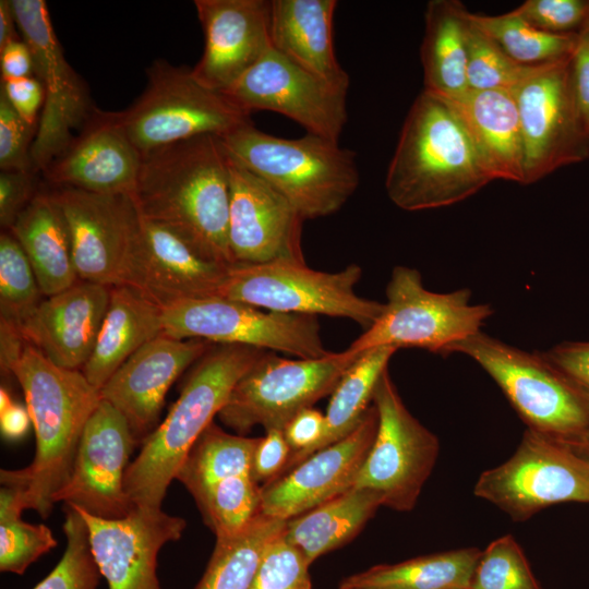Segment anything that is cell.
Instances as JSON below:
<instances>
[{"mask_svg":"<svg viewBox=\"0 0 589 589\" xmlns=\"http://www.w3.org/2000/svg\"><path fill=\"white\" fill-rule=\"evenodd\" d=\"M132 199L144 218L175 231L204 259L236 264L228 154L219 136L200 135L144 155Z\"/></svg>","mask_w":589,"mask_h":589,"instance_id":"cell-1","label":"cell"},{"mask_svg":"<svg viewBox=\"0 0 589 589\" xmlns=\"http://www.w3.org/2000/svg\"><path fill=\"white\" fill-rule=\"evenodd\" d=\"M9 373L20 383L36 437L34 460L20 470H1V485L17 489L26 509L47 518L55 495L71 474L84 428L101 401L80 370L58 366L31 344Z\"/></svg>","mask_w":589,"mask_h":589,"instance_id":"cell-2","label":"cell"},{"mask_svg":"<svg viewBox=\"0 0 589 589\" xmlns=\"http://www.w3.org/2000/svg\"><path fill=\"white\" fill-rule=\"evenodd\" d=\"M494 180L455 106L423 89L404 121L389 163V200L409 212L458 203Z\"/></svg>","mask_w":589,"mask_h":589,"instance_id":"cell-3","label":"cell"},{"mask_svg":"<svg viewBox=\"0 0 589 589\" xmlns=\"http://www.w3.org/2000/svg\"><path fill=\"white\" fill-rule=\"evenodd\" d=\"M264 351L216 344L196 361L167 417L143 441L140 454L127 468L124 489L135 507L161 508L190 448Z\"/></svg>","mask_w":589,"mask_h":589,"instance_id":"cell-4","label":"cell"},{"mask_svg":"<svg viewBox=\"0 0 589 589\" xmlns=\"http://www.w3.org/2000/svg\"><path fill=\"white\" fill-rule=\"evenodd\" d=\"M226 152L283 194L306 219L338 212L359 184L356 153L306 133L284 139L249 121L221 136Z\"/></svg>","mask_w":589,"mask_h":589,"instance_id":"cell-5","label":"cell"},{"mask_svg":"<svg viewBox=\"0 0 589 589\" xmlns=\"http://www.w3.org/2000/svg\"><path fill=\"white\" fill-rule=\"evenodd\" d=\"M476 361L500 386L528 429L573 443L589 430V392L542 353L479 332L448 353Z\"/></svg>","mask_w":589,"mask_h":589,"instance_id":"cell-6","label":"cell"},{"mask_svg":"<svg viewBox=\"0 0 589 589\" xmlns=\"http://www.w3.org/2000/svg\"><path fill=\"white\" fill-rule=\"evenodd\" d=\"M146 73V87L136 100L111 111L142 156L200 135L221 137L251 121L224 93L196 81L191 69L158 59Z\"/></svg>","mask_w":589,"mask_h":589,"instance_id":"cell-7","label":"cell"},{"mask_svg":"<svg viewBox=\"0 0 589 589\" xmlns=\"http://www.w3.org/2000/svg\"><path fill=\"white\" fill-rule=\"evenodd\" d=\"M361 275L357 264L326 273L292 261L237 263L228 267L216 296L273 312L349 318L365 330L384 303L357 294Z\"/></svg>","mask_w":589,"mask_h":589,"instance_id":"cell-8","label":"cell"},{"mask_svg":"<svg viewBox=\"0 0 589 589\" xmlns=\"http://www.w3.org/2000/svg\"><path fill=\"white\" fill-rule=\"evenodd\" d=\"M470 298L466 288L447 293L430 291L418 269L395 266L382 314L348 350L362 353L376 347H413L447 354L453 345L479 333L493 313L489 304H472Z\"/></svg>","mask_w":589,"mask_h":589,"instance_id":"cell-9","label":"cell"},{"mask_svg":"<svg viewBox=\"0 0 589 589\" xmlns=\"http://www.w3.org/2000/svg\"><path fill=\"white\" fill-rule=\"evenodd\" d=\"M359 354L347 349L288 359L266 350L237 382L218 418L239 435L255 425L284 430L298 412L330 395Z\"/></svg>","mask_w":589,"mask_h":589,"instance_id":"cell-10","label":"cell"},{"mask_svg":"<svg viewBox=\"0 0 589 589\" xmlns=\"http://www.w3.org/2000/svg\"><path fill=\"white\" fill-rule=\"evenodd\" d=\"M164 334L176 339L242 345L300 359L330 353L317 316L267 311L218 296L189 298L161 308Z\"/></svg>","mask_w":589,"mask_h":589,"instance_id":"cell-11","label":"cell"},{"mask_svg":"<svg viewBox=\"0 0 589 589\" xmlns=\"http://www.w3.org/2000/svg\"><path fill=\"white\" fill-rule=\"evenodd\" d=\"M473 492L524 521L554 504L589 503V460L569 444L527 429L512 457L481 473Z\"/></svg>","mask_w":589,"mask_h":589,"instance_id":"cell-12","label":"cell"},{"mask_svg":"<svg viewBox=\"0 0 589 589\" xmlns=\"http://www.w3.org/2000/svg\"><path fill=\"white\" fill-rule=\"evenodd\" d=\"M372 401L377 431L353 486L375 491L383 506L409 512L435 466L438 440L407 409L388 369L380 376Z\"/></svg>","mask_w":589,"mask_h":589,"instance_id":"cell-13","label":"cell"},{"mask_svg":"<svg viewBox=\"0 0 589 589\" xmlns=\"http://www.w3.org/2000/svg\"><path fill=\"white\" fill-rule=\"evenodd\" d=\"M569 60L543 64L512 89L524 140L522 184L589 158V125L573 94Z\"/></svg>","mask_w":589,"mask_h":589,"instance_id":"cell-14","label":"cell"},{"mask_svg":"<svg viewBox=\"0 0 589 589\" xmlns=\"http://www.w3.org/2000/svg\"><path fill=\"white\" fill-rule=\"evenodd\" d=\"M21 37L28 45L35 76L45 91L31 149L36 171H44L73 141L96 109L80 75L67 61L44 0H11Z\"/></svg>","mask_w":589,"mask_h":589,"instance_id":"cell-15","label":"cell"},{"mask_svg":"<svg viewBox=\"0 0 589 589\" xmlns=\"http://www.w3.org/2000/svg\"><path fill=\"white\" fill-rule=\"evenodd\" d=\"M224 93L247 113L278 112L312 133L338 142L347 122L348 87L323 80L273 47Z\"/></svg>","mask_w":589,"mask_h":589,"instance_id":"cell-16","label":"cell"},{"mask_svg":"<svg viewBox=\"0 0 589 589\" xmlns=\"http://www.w3.org/2000/svg\"><path fill=\"white\" fill-rule=\"evenodd\" d=\"M50 194L65 218L79 279L124 286L140 233L134 200L73 188H57Z\"/></svg>","mask_w":589,"mask_h":589,"instance_id":"cell-17","label":"cell"},{"mask_svg":"<svg viewBox=\"0 0 589 589\" xmlns=\"http://www.w3.org/2000/svg\"><path fill=\"white\" fill-rule=\"evenodd\" d=\"M136 444L122 413L101 399L84 428L71 474L55 503L105 519L130 515L135 506L125 492L124 477Z\"/></svg>","mask_w":589,"mask_h":589,"instance_id":"cell-18","label":"cell"},{"mask_svg":"<svg viewBox=\"0 0 589 589\" xmlns=\"http://www.w3.org/2000/svg\"><path fill=\"white\" fill-rule=\"evenodd\" d=\"M228 169V237L236 264L305 263L302 252L304 219L291 203L229 154Z\"/></svg>","mask_w":589,"mask_h":589,"instance_id":"cell-19","label":"cell"},{"mask_svg":"<svg viewBox=\"0 0 589 589\" xmlns=\"http://www.w3.org/2000/svg\"><path fill=\"white\" fill-rule=\"evenodd\" d=\"M378 425L374 405L346 437L261 486V513L283 520L300 516L354 485Z\"/></svg>","mask_w":589,"mask_h":589,"instance_id":"cell-20","label":"cell"},{"mask_svg":"<svg viewBox=\"0 0 589 589\" xmlns=\"http://www.w3.org/2000/svg\"><path fill=\"white\" fill-rule=\"evenodd\" d=\"M75 508L87 525L94 558L109 589H161L157 556L166 543L181 538L183 518L161 508L135 507L124 518L105 519Z\"/></svg>","mask_w":589,"mask_h":589,"instance_id":"cell-21","label":"cell"},{"mask_svg":"<svg viewBox=\"0 0 589 589\" xmlns=\"http://www.w3.org/2000/svg\"><path fill=\"white\" fill-rule=\"evenodd\" d=\"M204 50L191 69L202 85L224 92L272 47L271 0H195Z\"/></svg>","mask_w":589,"mask_h":589,"instance_id":"cell-22","label":"cell"},{"mask_svg":"<svg viewBox=\"0 0 589 589\" xmlns=\"http://www.w3.org/2000/svg\"><path fill=\"white\" fill-rule=\"evenodd\" d=\"M209 347L203 339H176L163 333L135 351L103 386L101 399L122 413L137 444L158 426L170 386Z\"/></svg>","mask_w":589,"mask_h":589,"instance_id":"cell-23","label":"cell"},{"mask_svg":"<svg viewBox=\"0 0 589 589\" xmlns=\"http://www.w3.org/2000/svg\"><path fill=\"white\" fill-rule=\"evenodd\" d=\"M229 266L201 256L168 227L140 214V233L127 284L160 308L216 296Z\"/></svg>","mask_w":589,"mask_h":589,"instance_id":"cell-24","label":"cell"},{"mask_svg":"<svg viewBox=\"0 0 589 589\" xmlns=\"http://www.w3.org/2000/svg\"><path fill=\"white\" fill-rule=\"evenodd\" d=\"M142 160L111 111L96 108L81 133L43 172L58 188L133 197Z\"/></svg>","mask_w":589,"mask_h":589,"instance_id":"cell-25","label":"cell"},{"mask_svg":"<svg viewBox=\"0 0 589 589\" xmlns=\"http://www.w3.org/2000/svg\"><path fill=\"white\" fill-rule=\"evenodd\" d=\"M110 291L111 287L81 280L41 300L19 328L55 364L81 371L95 347Z\"/></svg>","mask_w":589,"mask_h":589,"instance_id":"cell-26","label":"cell"},{"mask_svg":"<svg viewBox=\"0 0 589 589\" xmlns=\"http://www.w3.org/2000/svg\"><path fill=\"white\" fill-rule=\"evenodd\" d=\"M336 0H271L272 47L327 82L349 87L334 51Z\"/></svg>","mask_w":589,"mask_h":589,"instance_id":"cell-27","label":"cell"},{"mask_svg":"<svg viewBox=\"0 0 589 589\" xmlns=\"http://www.w3.org/2000/svg\"><path fill=\"white\" fill-rule=\"evenodd\" d=\"M448 100L466 123L493 179L522 184L524 140L512 89H468Z\"/></svg>","mask_w":589,"mask_h":589,"instance_id":"cell-28","label":"cell"},{"mask_svg":"<svg viewBox=\"0 0 589 589\" xmlns=\"http://www.w3.org/2000/svg\"><path fill=\"white\" fill-rule=\"evenodd\" d=\"M163 332L159 305L129 286L111 287L95 347L81 371L100 390L135 351Z\"/></svg>","mask_w":589,"mask_h":589,"instance_id":"cell-29","label":"cell"},{"mask_svg":"<svg viewBox=\"0 0 589 589\" xmlns=\"http://www.w3.org/2000/svg\"><path fill=\"white\" fill-rule=\"evenodd\" d=\"M9 231L27 255L44 296L77 283L68 225L50 193H38Z\"/></svg>","mask_w":589,"mask_h":589,"instance_id":"cell-30","label":"cell"},{"mask_svg":"<svg viewBox=\"0 0 589 589\" xmlns=\"http://www.w3.org/2000/svg\"><path fill=\"white\" fill-rule=\"evenodd\" d=\"M468 15L458 0H431L426 4L420 49L424 89L446 99H456L469 89Z\"/></svg>","mask_w":589,"mask_h":589,"instance_id":"cell-31","label":"cell"},{"mask_svg":"<svg viewBox=\"0 0 589 589\" xmlns=\"http://www.w3.org/2000/svg\"><path fill=\"white\" fill-rule=\"evenodd\" d=\"M383 506L373 490L352 486L313 509L287 520L285 539L312 564L352 540Z\"/></svg>","mask_w":589,"mask_h":589,"instance_id":"cell-32","label":"cell"},{"mask_svg":"<svg viewBox=\"0 0 589 589\" xmlns=\"http://www.w3.org/2000/svg\"><path fill=\"white\" fill-rule=\"evenodd\" d=\"M481 555L464 548L418 556L396 564L372 566L345 577L339 589H470Z\"/></svg>","mask_w":589,"mask_h":589,"instance_id":"cell-33","label":"cell"},{"mask_svg":"<svg viewBox=\"0 0 589 589\" xmlns=\"http://www.w3.org/2000/svg\"><path fill=\"white\" fill-rule=\"evenodd\" d=\"M287 520L260 513L241 532L216 538L195 589H249L267 546L284 533Z\"/></svg>","mask_w":589,"mask_h":589,"instance_id":"cell-34","label":"cell"},{"mask_svg":"<svg viewBox=\"0 0 589 589\" xmlns=\"http://www.w3.org/2000/svg\"><path fill=\"white\" fill-rule=\"evenodd\" d=\"M260 437L232 435L212 422L183 459L176 478L194 500L213 484L240 474H250Z\"/></svg>","mask_w":589,"mask_h":589,"instance_id":"cell-35","label":"cell"},{"mask_svg":"<svg viewBox=\"0 0 589 589\" xmlns=\"http://www.w3.org/2000/svg\"><path fill=\"white\" fill-rule=\"evenodd\" d=\"M396 351L393 347H376L359 354L330 394L324 435L314 453L346 437L358 426L370 407L380 376Z\"/></svg>","mask_w":589,"mask_h":589,"instance_id":"cell-36","label":"cell"},{"mask_svg":"<svg viewBox=\"0 0 589 589\" xmlns=\"http://www.w3.org/2000/svg\"><path fill=\"white\" fill-rule=\"evenodd\" d=\"M470 20L512 59L526 65L555 62L572 56L577 33L555 35L542 32L515 15L470 13Z\"/></svg>","mask_w":589,"mask_h":589,"instance_id":"cell-37","label":"cell"},{"mask_svg":"<svg viewBox=\"0 0 589 589\" xmlns=\"http://www.w3.org/2000/svg\"><path fill=\"white\" fill-rule=\"evenodd\" d=\"M26 509L20 490L1 486L0 490V570L23 575L26 568L58 542L44 524H29L22 519Z\"/></svg>","mask_w":589,"mask_h":589,"instance_id":"cell-38","label":"cell"},{"mask_svg":"<svg viewBox=\"0 0 589 589\" xmlns=\"http://www.w3.org/2000/svg\"><path fill=\"white\" fill-rule=\"evenodd\" d=\"M195 502L216 538L230 537L261 513V486L250 474L235 476L213 484Z\"/></svg>","mask_w":589,"mask_h":589,"instance_id":"cell-39","label":"cell"},{"mask_svg":"<svg viewBox=\"0 0 589 589\" xmlns=\"http://www.w3.org/2000/svg\"><path fill=\"white\" fill-rule=\"evenodd\" d=\"M468 17L467 81L469 89H513L543 65H526L515 61L490 36L474 25L469 15Z\"/></svg>","mask_w":589,"mask_h":589,"instance_id":"cell-40","label":"cell"},{"mask_svg":"<svg viewBox=\"0 0 589 589\" xmlns=\"http://www.w3.org/2000/svg\"><path fill=\"white\" fill-rule=\"evenodd\" d=\"M41 290L32 264L10 231L0 236L1 320L17 327L41 302Z\"/></svg>","mask_w":589,"mask_h":589,"instance_id":"cell-41","label":"cell"},{"mask_svg":"<svg viewBox=\"0 0 589 589\" xmlns=\"http://www.w3.org/2000/svg\"><path fill=\"white\" fill-rule=\"evenodd\" d=\"M64 512L65 551L34 589H96L101 575L91 549L87 525L74 506L67 505Z\"/></svg>","mask_w":589,"mask_h":589,"instance_id":"cell-42","label":"cell"},{"mask_svg":"<svg viewBox=\"0 0 589 589\" xmlns=\"http://www.w3.org/2000/svg\"><path fill=\"white\" fill-rule=\"evenodd\" d=\"M470 589H542L515 538L492 541L477 562Z\"/></svg>","mask_w":589,"mask_h":589,"instance_id":"cell-43","label":"cell"},{"mask_svg":"<svg viewBox=\"0 0 589 589\" xmlns=\"http://www.w3.org/2000/svg\"><path fill=\"white\" fill-rule=\"evenodd\" d=\"M310 565L283 533L265 550L249 589H312Z\"/></svg>","mask_w":589,"mask_h":589,"instance_id":"cell-44","label":"cell"},{"mask_svg":"<svg viewBox=\"0 0 589 589\" xmlns=\"http://www.w3.org/2000/svg\"><path fill=\"white\" fill-rule=\"evenodd\" d=\"M512 12L542 32L573 34L589 21V0H527Z\"/></svg>","mask_w":589,"mask_h":589,"instance_id":"cell-45","label":"cell"},{"mask_svg":"<svg viewBox=\"0 0 589 589\" xmlns=\"http://www.w3.org/2000/svg\"><path fill=\"white\" fill-rule=\"evenodd\" d=\"M37 127L27 123L0 92V169L32 170L31 149Z\"/></svg>","mask_w":589,"mask_h":589,"instance_id":"cell-46","label":"cell"},{"mask_svg":"<svg viewBox=\"0 0 589 589\" xmlns=\"http://www.w3.org/2000/svg\"><path fill=\"white\" fill-rule=\"evenodd\" d=\"M283 431L291 449V455L281 474L291 470L314 453L324 435L325 414L312 407L305 408L298 412Z\"/></svg>","mask_w":589,"mask_h":589,"instance_id":"cell-47","label":"cell"},{"mask_svg":"<svg viewBox=\"0 0 589 589\" xmlns=\"http://www.w3.org/2000/svg\"><path fill=\"white\" fill-rule=\"evenodd\" d=\"M34 175L32 170L0 171V225L5 231L38 194Z\"/></svg>","mask_w":589,"mask_h":589,"instance_id":"cell-48","label":"cell"},{"mask_svg":"<svg viewBox=\"0 0 589 589\" xmlns=\"http://www.w3.org/2000/svg\"><path fill=\"white\" fill-rule=\"evenodd\" d=\"M291 449L280 429H269L255 447L250 476L262 485L277 479L289 461ZM261 485V486H262Z\"/></svg>","mask_w":589,"mask_h":589,"instance_id":"cell-49","label":"cell"},{"mask_svg":"<svg viewBox=\"0 0 589 589\" xmlns=\"http://www.w3.org/2000/svg\"><path fill=\"white\" fill-rule=\"evenodd\" d=\"M0 92L21 118L32 125H38L45 91L36 76L1 81Z\"/></svg>","mask_w":589,"mask_h":589,"instance_id":"cell-50","label":"cell"},{"mask_svg":"<svg viewBox=\"0 0 589 589\" xmlns=\"http://www.w3.org/2000/svg\"><path fill=\"white\" fill-rule=\"evenodd\" d=\"M569 81L577 106L589 125V21L577 33L569 60Z\"/></svg>","mask_w":589,"mask_h":589,"instance_id":"cell-51","label":"cell"},{"mask_svg":"<svg viewBox=\"0 0 589 589\" xmlns=\"http://www.w3.org/2000/svg\"><path fill=\"white\" fill-rule=\"evenodd\" d=\"M543 353L589 392V341H565Z\"/></svg>","mask_w":589,"mask_h":589,"instance_id":"cell-52","label":"cell"},{"mask_svg":"<svg viewBox=\"0 0 589 589\" xmlns=\"http://www.w3.org/2000/svg\"><path fill=\"white\" fill-rule=\"evenodd\" d=\"M1 81L35 76L33 53L23 38L0 49Z\"/></svg>","mask_w":589,"mask_h":589,"instance_id":"cell-53","label":"cell"},{"mask_svg":"<svg viewBox=\"0 0 589 589\" xmlns=\"http://www.w3.org/2000/svg\"><path fill=\"white\" fill-rule=\"evenodd\" d=\"M27 341L20 328L4 320L0 321V363L1 370L9 373L11 365L21 356Z\"/></svg>","mask_w":589,"mask_h":589,"instance_id":"cell-54","label":"cell"},{"mask_svg":"<svg viewBox=\"0 0 589 589\" xmlns=\"http://www.w3.org/2000/svg\"><path fill=\"white\" fill-rule=\"evenodd\" d=\"M32 424L31 416L26 406L15 404L3 412H0L1 434L11 441L25 435Z\"/></svg>","mask_w":589,"mask_h":589,"instance_id":"cell-55","label":"cell"},{"mask_svg":"<svg viewBox=\"0 0 589 589\" xmlns=\"http://www.w3.org/2000/svg\"><path fill=\"white\" fill-rule=\"evenodd\" d=\"M11 0L0 1V49L13 40L21 39Z\"/></svg>","mask_w":589,"mask_h":589,"instance_id":"cell-56","label":"cell"},{"mask_svg":"<svg viewBox=\"0 0 589 589\" xmlns=\"http://www.w3.org/2000/svg\"><path fill=\"white\" fill-rule=\"evenodd\" d=\"M569 444L577 453L589 460V430L578 440Z\"/></svg>","mask_w":589,"mask_h":589,"instance_id":"cell-57","label":"cell"},{"mask_svg":"<svg viewBox=\"0 0 589 589\" xmlns=\"http://www.w3.org/2000/svg\"><path fill=\"white\" fill-rule=\"evenodd\" d=\"M13 405V401L11 399L10 394L8 393L7 388L1 387L0 390V412H3L9 407Z\"/></svg>","mask_w":589,"mask_h":589,"instance_id":"cell-58","label":"cell"},{"mask_svg":"<svg viewBox=\"0 0 589 589\" xmlns=\"http://www.w3.org/2000/svg\"><path fill=\"white\" fill-rule=\"evenodd\" d=\"M339 589V588H338Z\"/></svg>","mask_w":589,"mask_h":589,"instance_id":"cell-59","label":"cell"}]
</instances>
